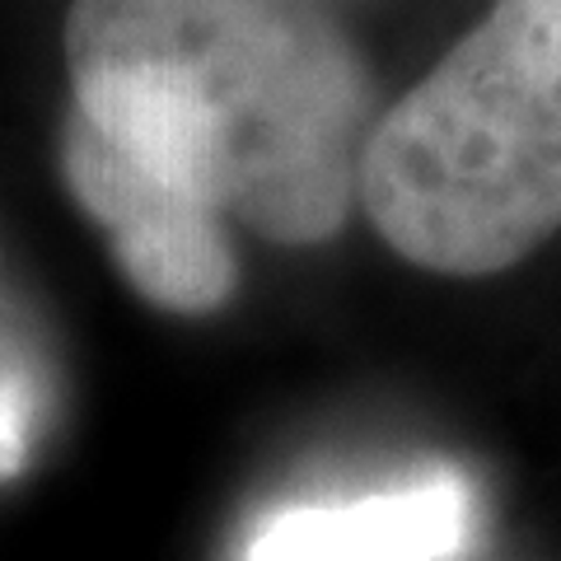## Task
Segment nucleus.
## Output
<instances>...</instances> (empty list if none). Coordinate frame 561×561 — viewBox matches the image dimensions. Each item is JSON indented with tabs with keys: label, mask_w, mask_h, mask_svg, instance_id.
Listing matches in <instances>:
<instances>
[{
	"label": "nucleus",
	"mask_w": 561,
	"mask_h": 561,
	"mask_svg": "<svg viewBox=\"0 0 561 561\" xmlns=\"http://www.w3.org/2000/svg\"><path fill=\"white\" fill-rule=\"evenodd\" d=\"M76 113L146 173L272 243H323L360 197L370 76L309 0H76Z\"/></svg>",
	"instance_id": "1"
},
{
	"label": "nucleus",
	"mask_w": 561,
	"mask_h": 561,
	"mask_svg": "<svg viewBox=\"0 0 561 561\" xmlns=\"http://www.w3.org/2000/svg\"><path fill=\"white\" fill-rule=\"evenodd\" d=\"M360 206L440 276L505 272L561 230V0H496L375 122Z\"/></svg>",
	"instance_id": "2"
},
{
	"label": "nucleus",
	"mask_w": 561,
	"mask_h": 561,
	"mask_svg": "<svg viewBox=\"0 0 561 561\" xmlns=\"http://www.w3.org/2000/svg\"><path fill=\"white\" fill-rule=\"evenodd\" d=\"M61 169L84 216L108 234L117 267L154 309L202 319L230 305L239 257L225 216L127 160L76 108L66 117Z\"/></svg>",
	"instance_id": "3"
},
{
	"label": "nucleus",
	"mask_w": 561,
	"mask_h": 561,
	"mask_svg": "<svg viewBox=\"0 0 561 561\" xmlns=\"http://www.w3.org/2000/svg\"><path fill=\"white\" fill-rule=\"evenodd\" d=\"M468 538L472 491L454 468H435L360 496L276 505L239 561H459Z\"/></svg>",
	"instance_id": "4"
},
{
	"label": "nucleus",
	"mask_w": 561,
	"mask_h": 561,
	"mask_svg": "<svg viewBox=\"0 0 561 561\" xmlns=\"http://www.w3.org/2000/svg\"><path fill=\"white\" fill-rule=\"evenodd\" d=\"M43 408H47V389L38 360L10 328H0V478L24 472L33 440H38Z\"/></svg>",
	"instance_id": "5"
}]
</instances>
